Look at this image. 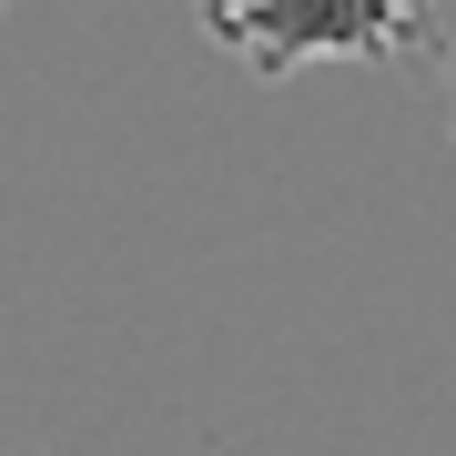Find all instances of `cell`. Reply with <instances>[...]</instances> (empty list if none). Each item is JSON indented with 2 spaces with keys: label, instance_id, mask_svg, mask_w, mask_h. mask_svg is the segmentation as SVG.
Segmentation results:
<instances>
[{
  "label": "cell",
  "instance_id": "1",
  "mask_svg": "<svg viewBox=\"0 0 456 456\" xmlns=\"http://www.w3.org/2000/svg\"><path fill=\"white\" fill-rule=\"evenodd\" d=\"M395 51H426L436 71H456V0H386Z\"/></svg>",
  "mask_w": 456,
  "mask_h": 456
},
{
  "label": "cell",
  "instance_id": "2",
  "mask_svg": "<svg viewBox=\"0 0 456 456\" xmlns=\"http://www.w3.org/2000/svg\"><path fill=\"white\" fill-rule=\"evenodd\" d=\"M0 11H11V0H0Z\"/></svg>",
  "mask_w": 456,
  "mask_h": 456
}]
</instances>
